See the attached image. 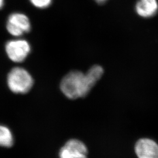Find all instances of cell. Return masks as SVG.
<instances>
[{
  "label": "cell",
  "mask_w": 158,
  "mask_h": 158,
  "mask_svg": "<svg viewBox=\"0 0 158 158\" xmlns=\"http://www.w3.org/2000/svg\"><path fill=\"white\" fill-rule=\"evenodd\" d=\"M9 89L15 94L27 93L34 85V79L28 70L21 67L12 69L6 78Z\"/></svg>",
  "instance_id": "2"
},
{
  "label": "cell",
  "mask_w": 158,
  "mask_h": 158,
  "mask_svg": "<svg viewBox=\"0 0 158 158\" xmlns=\"http://www.w3.org/2000/svg\"><path fill=\"white\" fill-rule=\"evenodd\" d=\"M14 143L15 137L11 130L6 125L0 124V148L10 149Z\"/></svg>",
  "instance_id": "8"
},
{
  "label": "cell",
  "mask_w": 158,
  "mask_h": 158,
  "mask_svg": "<svg viewBox=\"0 0 158 158\" xmlns=\"http://www.w3.org/2000/svg\"><path fill=\"white\" fill-rule=\"evenodd\" d=\"M5 0H0V10L4 6Z\"/></svg>",
  "instance_id": "10"
},
{
  "label": "cell",
  "mask_w": 158,
  "mask_h": 158,
  "mask_svg": "<svg viewBox=\"0 0 158 158\" xmlns=\"http://www.w3.org/2000/svg\"><path fill=\"white\" fill-rule=\"evenodd\" d=\"M135 151L138 158H158V144L152 139L142 138L136 142Z\"/></svg>",
  "instance_id": "6"
},
{
  "label": "cell",
  "mask_w": 158,
  "mask_h": 158,
  "mask_svg": "<svg viewBox=\"0 0 158 158\" xmlns=\"http://www.w3.org/2000/svg\"><path fill=\"white\" fill-rule=\"evenodd\" d=\"M30 1L35 7L44 9L51 6L52 0H30Z\"/></svg>",
  "instance_id": "9"
},
{
  "label": "cell",
  "mask_w": 158,
  "mask_h": 158,
  "mask_svg": "<svg viewBox=\"0 0 158 158\" xmlns=\"http://www.w3.org/2000/svg\"><path fill=\"white\" fill-rule=\"evenodd\" d=\"M5 49L7 56L11 61L21 63L28 56L31 51V46L27 40L16 38L6 43Z\"/></svg>",
  "instance_id": "3"
},
{
  "label": "cell",
  "mask_w": 158,
  "mask_h": 158,
  "mask_svg": "<svg viewBox=\"0 0 158 158\" xmlns=\"http://www.w3.org/2000/svg\"><path fill=\"white\" fill-rule=\"evenodd\" d=\"M97 82L87 73L74 70L67 74L63 78L60 87L67 98L75 100L87 96Z\"/></svg>",
  "instance_id": "1"
},
{
  "label": "cell",
  "mask_w": 158,
  "mask_h": 158,
  "mask_svg": "<svg viewBox=\"0 0 158 158\" xmlns=\"http://www.w3.org/2000/svg\"><path fill=\"white\" fill-rule=\"evenodd\" d=\"M6 28L8 33L14 37L20 38L30 31L31 23L26 15L20 12H14L7 19Z\"/></svg>",
  "instance_id": "4"
},
{
  "label": "cell",
  "mask_w": 158,
  "mask_h": 158,
  "mask_svg": "<svg viewBox=\"0 0 158 158\" xmlns=\"http://www.w3.org/2000/svg\"><path fill=\"white\" fill-rule=\"evenodd\" d=\"M95 1L98 3H103V2H106L107 0H95Z\"/></svg>",
  "instance_id": "11"
},
{
  "label": "cell",
  "mask_w": 158,
  "mask_h": 158,
  "mask_svg": "<svg viewBox=\"0 0 158 158\" xmlns=\"http://www.w3.org/2000/svg\"><path fill=\"white\" fill-rule=\"evenodd\" d=\"M87 148L77 139H70L65 143L59 152V158H87Z\"/></svg>",
  "instance_id": "5"
},
{
  "label": "cell",
  "mask_w": 158,
  "mask_h": 158,
  "mask_svg": "<svg viewBox=\"0 0 158 158\" xmlns=\"http://www.w3.org/2000/svg\"><path fill=\"white\" fill-rule=\"evenodd\" d=\"M135 10L138 15L148 18L154 16L158 11L157 0H139L135 6Z\"/></svg>",
  "instance_id": "7"
}]
</instances>
